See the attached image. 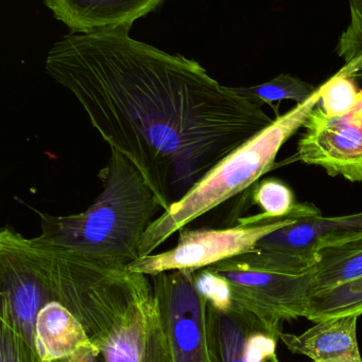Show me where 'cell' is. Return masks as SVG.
I'll use <instances>...</instances> for the list:
<instances>
[{
	"label": "cell",
	"instance_id": "obj_8",
	"mask_svg": "<svg viewBox=\"0 0 362 362\" xmlns=\"http://www.w3.org/2000/svg\"><path fill=\"white\" fill-rule=\"evenodd\" d=\"M303 127L298 142L300 160L322 168L333 177L362 181V90L348 114L329 116L318 104Z\"/></svg>",
	"mask_w": 362,
	"mask_h": 362
},
{
	"label": "cell",
	"instance_id": "obj_14",
	"mask_svg": "<svg viewBox=\"0 0 362 362\" xmlns=\"http://www.w3.org/2000/svg\"><path fill=\"white\" fill-rule=\"evenodd\" d=\"M318 257L312 297L362 278V244L323 249Z\"/></svg>",
	"mask_w": 362,
	"mask_h": 362
},
{
	"label": "cell",
	"instance_id": "obj_1",
	"mask_svg": "<svg viewBox=\"0 0 362 362\" xmlns=\"http://www.w3.org/2000/svg\"><path fill=\"white\" fill-rule=\"evenodd\" d=\"M45 69L111 150L137 169L164 211L273 122L198 62L127 30L72 32L51 47Z\"/></svg>",
	"mask_w": 362,
	"mask_h": 362
},
{
	"label": "cell",
	"instance_id": "obj_16",
	"mask_svg": "<svg viewBox=\"0 0 362 362\" xmlns=\"http://www.w3.org/2000/svg\"><path fill=\"white\" fill-rule=\"evenodd\" d=\"M242 97L263 105L273 106L274 102L280 103L283 100H291L297 104L307 101L315 91L314 85L288 74H282L268 82L251 87H234Z\"/></svg>",
	"mask_w": 362,
	"mask_h": 362
},
{
	"label": "cell",
	"instance_id": "obj_18",
	"mask_svg": "<svg viewBox=\"0 0 362 362\" xmlns=\"http://www.w3.org/2000/svg\"><path fill=\"white\" fill-rule=\"evenodd\" d=\"M351 19L340 36L336 52L346 65L340 74L350 78H362V0H349Z\"/></svg>",
	"mask_w": 362,
	"mask_h": 362
},
{
	"label": "cell",
	"instance_id": "obj_5",
	"mask_svg": "<svg viewBox=\"0 0 362 362\" xmlns=\"http://www.w3.org/2000/svg\"><path fill=\"white\" fill-rule=\"evenodd\" d=\"M318 255L257 248L210 266L229 282L234 305L282 331L310 312Z\"/></svg>",
	"mask_w": 362,
	"mask_h": 362
},
{
	"label": "cell",
	"instance_id": "obj_21",
	"mask_svg": "<svg viewBox=\"0 0 362 362\" xmlns=\"http://www.w3.org/2000/svg\"><path fill=\"white\" fill-rule=\"evenodd\" d=\"M0 362H44L38 351L10 327L1 323Z\"/></svg>",
	"mask_w": 362,
	"mask_h": 362
},
{
	"label": "cell",
	"instance_id": "obj_2",
	"mask_svg": "<svg viewBox=\"0 0 362 362\" xmlns=\"http://www.w3.org/2000/svg\"><path fill=\"white\" fill-rule=\"evenodd\" d=\"M150 278L91 262L64 280L60 302L82 322L100 362H174Z\"/></svg>",
	"mask_w": 362,
	"mask_h": 362
},
{
	"label": "cell",
	"instance_id": "obj_17",
	"mask_svg": "<svg viewBox=\"0 0 362 362\" xmlns=\"http://www.w3.org/2000/svg\"><path fill=\"white\" fill-rule=\"evenodd\" d=\"M362 315V278L327 293L314 296L306 318L318 322L329 317Z\"/></svg>",
	"mask_w": 362,
	"mask_h": 362
},
{
	"label": "cell",
	"instance_id": "obj_3",
	"mask_svg": "<svg viewBox=\"0 0 362 362\" xmlns=\"http://www.w3.org/2000/svg\"><path fill=\"white\" fill-rule=\"evenodd\" d=\"M101 193L89 209L72 215L34 210L40 217L35 238L91 261L127 269L140 257L142 238L163 208L135 167L115 150L100 171Z\"/></svg>",
	"mask_w": 362,
	"mask_h": 362
},
{
	"label": "cell",
	"instance_id": "obj_10",
	"mask_svg": "<svg viewBox=\"0 0 362 362\" xmlns=\"http://www.w3.org/2000/svg\"><path fill=\"white\" fill-rule=\"evenodd\" d=\"M362 244V212L324 217L321 213L295 218L293 223L269 234L257 248L318 255L323 249Z\"/></svg>",
	"mask_w": 362,
	"mask_h": 362
},
{
	"label": "cell",
	"instance_id": "obj_7",
	"mask_svg": "<svg viewBox=\"0 0 362 362\" xmlns=\"http://www.w3.org/2000/svg\"><path fill=\"white\" fill-rule=\"evenodd\" d=\"M193 270H170L152 279L174 362H214L206 331V301Z\"/></svg>",
	"mask_w": 362,
	"mask_h": 362
},
{
	"label": "cell",
	"instance_id": "obj_4",
	"mask_svg": "<svg viewBox=\"0 0 362 362\" xmlns=\"http://www.w3.org/2000/svg\"><path fill=\"white\" fill-rule=\"evenodd\" d=\"M321 99L320 88L314 95L251 138L220 161L182 199L171 204L154 219L140 245V257L152 255L174 234L213 209L244 192L276 165L282 146L304 127Z\"/></svg>",
	"mask_w": 362,
	"mask_h": 362
},
{
	"label": "cell",
	"instance_id": "obj_15",
	"mask_svg": "<svg viewBox=\"0 0 362 362\" xmlns=\"http://www.w3.org/2000/svg\"><path fill=\"white\" fill-rule=\"evenodd\" d=\"M253 202L263 209V214L238 221L252 225L272 219L299 218L320 213L312 204H298L290 187L278 180H267L259 183L253 191Z\"/></svg>",
	"mask_w": 362,
	"mask_h": 362
},
{
	"label": "cell",
	"instance_id": "obj_13",
	"mask_svg": "<svg viewBox=\"0 0 362 362\" xmlns=\"http://www.w3.org/2000/svg\"><path fill=\"white\" fill-rule=\"evenodd\" d=\"M94 346L82 322L63 303L53 300L38 313L35 349L44 362L61 361Z\"/></svg>",
	"mask_w": 362,
	"mask_h": 362
},
{
	"label": "cell",
	"instance_id": "obj_9",
	"mask_svg": "<svg viewBox=\"0 0 362 362\" xmlns=\"http://www.w3.org/2000/svg\"><path fill=\"white\" fill-rule=\"evenodd\" d=\"M206 331L214 362H282L278 346L283 332L248 310L235 305L219 310L206 303Z\"/></svg>",
	"mask_w": 362,
	"mask_h": 362
},
{
	"label": "cell",
	"instance_id": "obj_20",
	"mask_svg": "<svg viewBox=\"0 0 362 362\" xmlns=\"http://www.w3.org/2000/svg\"><path fill=\"white\" fill-rule=\"evenodd\" d=\"M193 281L196 289L206 303L219 310L233 308L234 302L229 282L220 274H216L212 268H202L195 272Z\"/></svg>",
	"mask_w": 362,
	"mask_h": 362
},
{
	"label": "cell",
	"instance_id": "obj_19",
	"mask_svg": "<svg viewBox=\"0 0 362 362\" xmlns=\"http://www.w3.org/2000/svg\"><path fill=\"white\" fill-rule=\"evenodd\" d=\"M319 104L329 116H344L356 105L358 93L354 78L339 71L321 85Z\"/></svg>",
	"mask_w": 362,
	"mask_h": 362
},
{
	"label": "cell",
	"instance_id": "obj_6",
	"mask_svg": "<svg viewBox=\"0 0 362 362\" xmlns=\"http://www.w3.org/2000/svg\"><path fill=\"white\" fill-rule=\"evenodd\" d=\"M295 219H272L252 225L238 221L237 226L222 229L184 228L179 234L176 246L164 252L140 257L127 269L149 276L170 270L197 272L255 250L264 238L291 225Z\"/></svg>",
	"mask_w": 362,
	"mask_h": 362
},
{
	"label": "cell",
	"instance_id": "obj_12",
	"mask_svg": "<svg viewBox=\"0 0 362 362\" xmlns=\"http://www.w3.org/2000/svg\"><path fill=\"white\" fill-rule=\"evenodd\" d=\"M357 315L329 317L304 333H282L281 341L290 352L312 362H362L357 341Z\"/></svg>",
	"mask_w": 362,
	"mask_h": 362
},
{
	"label": "cell",
	"instance_id": "obj_11",
	"mask_svg": "<svg viewBox=\"0 0 362 362\" xmlns=\"http://www.w3.org/2000/svg\"><path fill=\"white\" fill-rule=\"evenodd\" d=\"M163 0H45L47 8L72 33L101 30L129 31L137 19L153 12Z\"/></svg>",
	"mask_w": 362,
	"mask_h": 362
},
{
	"label": "cell",
	"instance_id": "obj_22",
	"mask_svg": "<svg viewBox=\"0 0 362 362\" xmlns=\"http://www.w3.org/2000/svg\"><path fill=\"white\" fill-rule=\"evenodd\" d=\"M51 362H100V361L97 349L94 346L91 348L82 349L68 358Z\"/></svg>",
	"mask_w": 362,
	"mask_h": 362
}]
</instances>
